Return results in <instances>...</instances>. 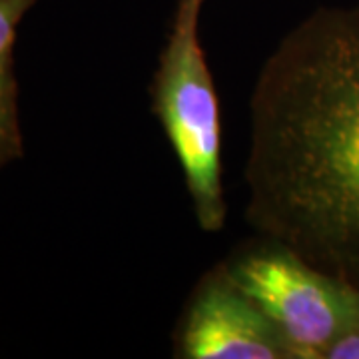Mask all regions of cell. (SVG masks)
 <instances>
[{"instance_id": "52a82bcc", "label": "cell", "mask_w": 359, "mask_h": 359, "mask_svg": "<svg viewBox=\"0 0 359 359\" xmlns=\"http://www.w3.org/2000/svg\"><path fill=\"white\" fill-rule=\"evenodd\" d=\"M323 359H359V327L339 335L334 344L325 349Z\"/></svg>"}, {"instance_id": "5b68a950", "label": "cell", "mask_w": 359, "mask_h": 359, "mask_svg": "<svg viewBox=\"0 0 359 359\" xmlns=\"http://www.w3.org/2000/svg\"><path fill=\"white\" fill-rule=\"evenodd\" d=\"M22 132L18 118V82L13 50L0 54V172L22 158Z\"/></svg>"}, {"instance_id": "3957f363", "label": "cell", "mask_w": 359, "mask_h": 359, "mask_svg": "<svg viewBox=\"0 0 359 359\" xmlns=\"http://www.w3.org/2000/svg\"><path fill=\"white\" fill-rule=\"evenodd\" d=\"M230 278L280 330L294 359H323L339 335L359 327V290L266 236L222 259Z\"/></svg>"}, {"instance_id": "7a4b0ae2", "label": "cell", "mask_w": 359, "mask_h": 359, "mask_svg": "<svg viewBox=\"0 0 359 359\" xmlns=\"http://www.w3.org/2000/svg\"><path fill=\"white\" fill-rule=\"evenodd\" d=\"M205 0H178L152 82V108L176 154L194 216L204 231L226 226L222 124L214 78L200 42Z\"/></svg>"}, {"instance_id": "277c9868", "label": "cell", "mask_w": 359, "mask_h": 359, "mask_svg": "<svg viewBox=\"0 0 359 359\" xmlns=\"http://www.w3.org/2000/svg\"><path fill=\"white\" fill-rule=\"evenodd\" d=\"M180 359H294L280 330L216 264L196 283L174 334Z\"/></svg>"}, {"instance_id": "6da1fadb", "label": "cell", "mask_w": 359, "mask_h": 359, "mask_svg": "<svg viewBox=\"0 0 359 359\" xmlns=\"http://www.w3.org/2000/svg\"><path fill=\"white\" fill-rule=\"evenodd\" d=\"M245 222L359 290V0L318 8L250 98Z\"/></svg>"}, {"instance_id": "8992f818", "label": "cell", "mask_w": 359, "mask_h": 359, "mask_svg": "<svg viewBox=\"0 0 359 359\" xmlns=\"http://www.w3.org/2000/svg\"><path fill=\"white\" fill-rule=\"evenodd\" d=\"M36 0H0V54L13 50L16 28Z\"/></svg>"}]
</instances>
